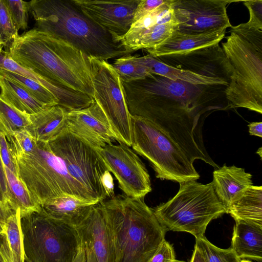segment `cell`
<instances>
[{
  "label": "cell",
  "instance_id": "50",
  "mask_svg": "<svg viewBox=\"0 0 262 262\" xmlns=\"http://www.w3.org/2000/svg\"><path fill=\"white\" fill-rule=\"evenodd\" d=\"M239 262H252L251 261L248 259H241Z\"/></svg>",
  "mask_w": 262,
  "mask_h": 262
},
{
  "label": "cell",
  "instance_id": "21",
  "mask_svg": "<svg viewBox=\"0 0 262 262\" xmlns=\"http://www.w3.org/2000/svg\"><path fill=\"white\" fill-rule=\"evenodd\" d=\"M95 204L65 195L45 202L41 205L40 212L52 220L75 227L86 218Z\"/></svg>",
  "mask_w": 262,
  "mask_h": 262
},
{
  "label": "cell",
  "instance_id": "42",
  "mask_svg": "<svg viewBox=\"0 0 262 262\" xmlns=\"http://www.w3.org/2000/svg\"><path fill=\"white\" fill-rule=\"evenodd\" d=\"M249 133L250 135L262 138V122H254L248 125Z\"/></svg>",
  "mask_w": 262,
  "mask_h": 262
},
{
  "label": "cell",
  "instance_id": "20",
  "mask_svg": "<svg viewBox=\"0 0 262 262\" xmlns=\"http://www.w3.org/2000/svg\"><path fill=\"white\" fill-rule=\"evenodd\" d=\"M215 192L226 209L235 198L253 185L252 175L243 168L224 164L213 172Z\"/></svg>",
  "mask_w": 262,
  "mask_h": 262
},
{
  "label": "cell",
  "instance_id": "7",
  "mask_svg": "<svg viewBox=\"0 0 262 262\" xmlns=\"http://www.w3.org/2000/svg\"><path fill=\"white\" fill-rule=\"evenodd\" d=\"M34 151L15 158L18 177L40 205L57 197L72 195L88 202H99L68 172L48 143L36 141Z\"/></svg>",
  "mask_w": 262,
  "mask_h": 262
},
{
  "label": "cell",
  "instance_id": "17",
  "mask_svg": "<svg viewBox=\"0 0 262 262\" xmlns=\"http://www.w3.org/2000/svg\"><path fill=\"white\" fill-rule=\"evenodd\" d=\"M67 127L98 149L117 141L106 115L95 100L85 108L68 111Z\"/></svg>",
  "mask_w": 262,
  "mask_h": 262
},
{
  "label": "cell",
  "instance_id": "52",
  "mask_svg": "<svg viewBox=\"0 0 262 262\" xmlns=\"http://www.w3.org/2000/svg\"><path fill=\"white\" fill-rule=\"evenodd\" d=\"M25 262H26V261H25Z\"/></svg>",
  "mask_w": 262,
  "mask_h": 262
},
{
  "label": "cell",
  "instance_id": "8",
  "mask_svg": "<svg viewBox=\"0 0 262 262\" xmlns=\"http://www.w3.org/2000/svg\"><path fill=\"white\" fill-rule=\"evenodd\" d=\"M132 146L146 159L161 180L180 183L200 178L194 160L162 128L139 116H130Z\"/></svg>",
  "mask_w": 262,
  "mask_h": 262
},
{
  "label": "cell",
  "instance_id": "47",
  "mask_svg": "<svg viewBox=\"0 0 262 262\" xmlns=\"http://www.w3.org/2000/svg\"><path fill=\"white\" fill-rule=\"evenodd\" d=\"M7 53V52L6 51L0 50V70H3V62Z\"/></svg>",
  "mask_w": 262,
  "mask_h": 262
},
{
  "label": "cell",
  "instance_id": "15",
  "mask_svg": "<svg viewBox=\"0 0 262 262\" xmlns=\"http://www.w3.org/2000/svg\"><path fill=\"white\" fill-rule=\"evenodd\" d=\"M73 2L88 17L110 33L117 41L130 29L140 0H73Z\"/></svg>",
  "mask_w": 262,
  "mask_h": 262
},
{
  "label": "cell",
  "instance_id": "46",
  "mask_svg": "<svg viewBox=\"0 0 262 262\" xmlns=\"http://www.w3.org/2000/svg\"><path fill=\"white\" fill-rule=\"evenodd\" d=\"M9 216L0 203V221L3 223Z\"/></svg>",
  "mask_w": 262,
  "mask_h": 262
},
{
  "label": "cell",
  "instance_id": "6",
  "mask_svg": "<svg viewBox=\"0 0 262 262\" xmlns=\"http://www.w3.org/2000/svg\"><path fill=\"white\" fill-rule=\"evenodd\" d=\"M178 193L153 210L160 224L167 232H186L195 238L204 236L209 223L227 210L217 196L212 182L195 180L179 183Z\"/></svg>",
  "mask_w": 262,
  "mask_h": 262
},
{
  "label": "cell",
  "instance_id": "19",
  "mask_svg": "<svg viewBox=\"0 0 262 262\" xmlns=\"http://www.w3.org/2000/svg\"><path fill=\"white\" fill-rule=\"evenodd\" d=\"M226 30V28H223L195 34L183 33L174 30L161 43L145 51L155 57L185 53L219 43L225 37Z\"/></svg>",
  "mask_w": 262,
  "mask_h": 262
},
{
  "label": "cell",
  "instance_id": "12",
  "mask_svg": "<svg viewBox=\"0 0 262 262\" xmlns=\"http://www.w3.org/2000/svg\"><path fill=\"white\" fill-rule=\"evenodd\" d=\"M98 151L125 195L142 198L151 191L150 177L145 165L129 146L122 143L112 144Z\"/></svg>",
  "mask_w": 262,
  "mask_h": 262
},
{
  "label": "cell",
  "instance_id": "29",
  "mask_svg": "<svg viewBox=\"0 0 262 262\" xmlns=\"http://www.w3.org/2000/svg\"><path fill=\"white\" fill-rule=\"evenodd\" d=\"M0 75L14 82L26 90L33 98L47 106L58 105V99L38 82L6 70Z\"/></svg>",
  "mask_w": 262,
  "mask_h": 262
},
{
  "label": "cell",
  "instance_id": "43",
  "mask_svg": "<svg viewBox=\"0 0 262 262\" xmlns=\"http://www.w3.org/2000/svg\"><path fill=\"white\" fill-rule=\"evenodd\" d=\"M188 262H205L202 253L195 245L192 256Z\"/></svg>",
  "mask_w": 262,
  "mask_h": 262
},
{
  "label": "cell",
  "instance_id": "26",
  "mask_svg": "<svg viewBox=\"0 0 262 262\" xmlns=\"http://www.w3.org/2000/svg\"><path fill=\"white\" fill-rule=\"evenodd\" d=\"M20 211L17 209L4 223L0 235V257L3 262H25Z\"/></svg>",
  "mask_w": 262,
  "mask_h": 262
},
{
  "label": "cell",
  "instance_id": "35",
  "mask_svg": "<svg viewBox=\"0 0 262 262\" xmlns=\"http://www.w3.org/2000/svg\"><path fill=\"white\" fill-rule=\"evenodd\" d=\"M13 23L17 31L28 28L29 2L22 0H5Z\"/></svg>",
  "mask_w": 262,
  "mask_h": 262
},
{
  "label": "cell",
  "instance_id": "30",
  "mask_svg": "<svg viewBox=\"0 0 262 262\" xmlns=\"http://www.w3.org/2000/svg\"><path fill=\"white\" fill-rule=\"evenodd\" d=\"M30 123L29 115L20 112L0 98V131L6 136L25 129Z\"/></svg>",
  "mask_w": 262,
  "mask_h": 262
},
{
  "label": "cell",
  "instance_id": "36",
  "mask_svg": "<svg viewBox=\"0 0 262 262\" xmlns=\"http://www.w3.org/2000/svg\"><path fill=\"white\" fill-rule=\"evenodd\" d=\"M248 9L250 18L248 22L241 24L247 28L262 30V0H249L243 2Z\"/></svg>",
  "mask_w": 262,
  "mask_h": 262
},
{
  "label": "cell",
  "instance_id": "2",
  "mask_svg": "<svg viewBox=\"0 0 262 262\" xmlns=\"http://www.w3.org/2000/svg\"><path fill=\"white\" fill-rule=\"evenodd\" d=\"M7 51L25 69L93 98L89 58L69 43L33 28L19 35Z\"/></svg>",
  "mask_w": 262,
  "mask_h": 262
},
{
  "label": "cell",
  "instance_id": "25",
  "mask_svg": "<svg viewBox=\"0 0 262 262\" xmlns=\"http://www.w3.org/2000/svg\"><path fill=\"white\" fill-rule=\"evenodd\" d=\"M235 222L262 227V186H254L237 195L227 208Z\"/></svg>",
  "mask_w": 262,
  "mask_h": 262
},
{
  "label": "cell",
  "instance_id": "28",
  "mask_svg": "<svg viewBox=\"0 0 262 262\" xmlns=\"http://www.w3.org/2000/svg\"><path fill=\"white\" fill-rule=\"evenodd\" d=\"M10 196V209L12 212L20 211L21 218L41 211V205L22 182L11 170L5 166Z\"/></svg>",
  "mask_w": 262,
  "mask_h": 262
},
{
  "label": "cell",
  "instance_id": "14",
  "mask_svg": "<svg viewBox=\"0 0 262 262\" xmlns=\"http://www.w3.org/2000/svg\"><path fill=\"white\" fill-rule=\"evenodd\" d=\"M178 26L170 0L133 23L117 41L130 53L152 48L167 38Z\"/></svg>",
  "mask_w": 262,
  "mask_h": 262
},
{
  "label": "cell",
  "instance_id": "16",
  "mask_svg": "<svg viewBox=\"0 0 262 262\" xmlns=\"http://www.w3.org/2000/svg\"><path fill=\"white\" fill-rule=\"evenodd\" d=\"M156 58L177 69L204 76L222 78L230 81L231 67L219 43L183 54L166 55Z\"/></svg>",
  "mask_w": 262,
  "mask_h": 262
},
{
  "label": "cell",
  "instance_id": "3",
  "mask_svg": "<svg viewBox=\"0 0 262 262\" xmlns=\"http://www.w3.org/2000/svg\"><path fill=\"white\" fill-rule=\"evenodd\" d=\"M29 4L34 29L69 43L88 57L107 61L130 53L73 0H32Z\"/></svg>",
  "mask_w": 262,
  "mask_h": 262
},
{
  "label": "cell",
  "instance_id": "48",
  "mask_svg": "<svg viewBox=\"0 0 262 262\" xmlns=\"http://www.w3.org/2000/svg\"><path fill=\"white\" fill-rule=\"evenodd\" d=\"M3 225L4 223L0 221V235L3 232Z\"/></svg>",
  "mask_w": 262,
  "mask_h": 262
},
{
  "label": "cell",
  "instance_id": "1",
  "mask_svg": "<svg viewBox=\"0 0 262 262\" xmlns=\"http://www.w3.org/2000/svg\"><path fill=\"white\" fill-rule=\"evenodd\" d=\"M121 82L130 115L159 126L194 161L219 168L206 149L202 126L213 112L230 108L225 93L227 86L194 84L150 73Z\"/></svg>",
  "mask_w": 262,
  "mask_h": 262
},
{
  "label": "cell",
  "instance_id": "13",
  "mask_svg": "<svg viewBox=\"0 0 262 262\" xmlns=\"http://www.w3.org/2000/svg\"><path fill=\"white\" fill-rule=\"evenodd\" d=\"M228 0H172V8L178 26L176 31L200 34L210 30L231 27L227 13Z\"/></svg>",
  "mask_w": 262,
  "mask_h": 262
},
{
  "label": "cell",
  "instance_id": "41",
  "mask_svg": "<svg viewBox=\"0 0 262 262\" xmlns=\"http://www.w3.org/2000/svg\"><path fill=\"white\" fill-rule=\"evenodd\" d=\"M101 181L107 197L111 198L114 197L115 196L114 180L111 172L108 170L103 174Z\"/></svg>",
  "mask_w": 262,
  "mask_h": 262
},
{
  "label": "cell",
  "instance_id": "27",
  "mask_svg": "<svg viewBox=\"0 0 262 262\" xmlns=\"http://www.w3.org/2000/svg\"><path fill=\"white\" fill-rule=\"evenodd\" d=\"M0 90L2 100L26 114H35L49 107L38 102L20 86L1 75Z\"/></svg>",
  "mask_w": 262,
  "mask_h": 262
},
{
  "label": "cell",
  "instance_id": "22",
  "mask_svg": "<svg viewBox=\"0 0 262 262\" xmlns=\"http://www.w3.org/2000/svg\"><path fill=\"white\" fill-rule=\"evenodd\" d=\"M68 111L58 105L29 115L30 123L25 128L37 141L48 143L67 127Z\"/></svg>",
  "mask_w": 262,
  "mask_h": 262
},
{
  "label": "cell",
  "instance_id": "49",
  "mask_svg": "<svg viewBox=\"0 0 262 262\" xmlns=\"http://www.w3.org/2000/svg\"><path fill=\"white\" fill-rule=\"evenodd\" d=\"M261 149L262 148L261 147H260L258 150L257 151L256 153L258 154V155H259L260 157L261 158V154H262V150H261Z\"/></svg>",
  "mask_w": 262,
  "mask_h": 262
},
{
  "label": "cell",
  "instance_id": "11",
  "mask_svg": "<svg viewBox=\"0 0 262 262\" xmlns=\"http://www.w3.org/2000/svg\"><path fill=\"white\" fill-rule=\"evenodd\" d=\"M91 67L93 98L106 115L117 141L132 146L130 114L121 79L112 64L89 57Z\"/></svg>",
  "mask_w": 262,
  "mask_h": 262
},
{
  "label": "cell",
  "instance_id": "31",
  "mask_svg": "<svg viewBox=\"0 0 262 262\" xmlns=\"http://www.w3.org/2000/svg\"><path fill=\"white\" fill-rule=\"evenodd\" d=\"M137 55L127 54L116 59L112 64L121 80L128 82L144 78L149 73L137 60Z\"/></svg>",
  "mask_w": 262,
  "mask_h": 262
},
{
  "label": "cell",
  "instance_id": "38",
  "mask_svg": "<svg viewBox=\"0 0 262 262\" xmlns=\"http://www.w3.org/2000/svg\"><path fill=\"white\" fill-rule=\"evenodd\" d=\"M147 262H185L176 257L172 246L164 239Z\"/></svg>",
  "mask_w": 262,
  "mask_h": 262
},
{
  "label": "cell",
  "instance_id": "24",
  "mask_svg": "<svg viewBox=\"0 0 262 262\" xmlns=\"http://www.w3.org/2000/svg\"><path fill=\"white\" fill-rule=\"evenodd\" d=\"M137 60L148 73L155 74L172 80H180L194 84L223 85L228 86L229 80L219 77L204 76L190 71L177 69L165 64L149 54L137 55Z\"/></svg>",
  "mask_w": 262,
  "mask_h": 262
},
{
  "label": "cell",
  "instance_id": "4",
  "mask_svg": "<svg viewBox=\"0 0 262 262\" xmlns=\"http://www.w3.org/2000/svg\"><path fill=\"white\" fill-rule=\"evenodd\" d=\"M144 198L119 194L102 201L115 262H147L165 239L167 231Z\"/></svg>",
  "mask_w": 262,
  "mask_h": 262
},
{
  "label": "cell",
  "instance_id": "33",
  "mask_svg": "<svg viewBox=\"0 0 262 262\" xmlns=\"http://www.w3.org/2000/svg\"><path fill=\"white\" fill-rule=\"evenodd\" d=\"M18 36L5 0H0V50L8 48Z\"/></svg>",
  "mask_w": 262,
  "mask_h": 262
},
{
  "label": "cell",
  "instance_id": "9",
  "mask_svg": "<svg viewBox=\"0 0 262 262\" xmlns=\"http://www.w3.org/2000/svg\"><path fill=\"white\" fill-rule=\"evenodd\" d=\"M26 262H73L80 246L75 228L35 212L21 219Z\"/></svg>",
  "mask_w": 262,
  "mask_h": 262
},
{
  "label": "cell",
  "instance_id": "23",
  "mask_svg": "<svg viewBox=\"0 0 262 262\" xmlns=\"http://www.w3.org/2000/svg\"><path fill=\"white\" fill-rule=\"evenodd\" d=\"M230 248L241 259L262 261V227L235 222Z\"/></svg>",
  "mask_w": 262,
  "mask_h": 262
},
{
  "label": "cell",
  "instance_id": "10",
  "mask_svg": "<svg viewBox=\"0 0 262 262\" xmlns=\"http://www.w3.org/2000/svg\"><path fill=\"white\" fill-rule=\"evenodd\" d=\"M48 144L69 173L99 202L104 201L107 196L101 179L108 169L98 149L67 127Z\"/></svg>",
  "mask_w": 262,
  "mask_h": 262
},
{
  "label": "cell",
  "instance_id": "34",
  "mask_svg": "<svg viewBox=\"0 0 262 262\" xmlns=\"http://www.w3.org/2000/svg\"><path fill=\"white\" fill-rule=\"evenodd\" d=\"M6 137L14 158L30 154L36 147V140L26 129L14 132Z\"/></svg>",
  "mask_w": 262,
  "mask_h": 262
},
{
  "label": "cell",
  "instance_id": "39",
  "mask_svg": "<svg viewBox=\"0 0 262 262\" xmlns=\"http://www.w3.org/2000/svg\"><path fill=\"white\" fill-rule=\"evenodd\" d=\"M0 203L9 216L12 212L10 209V196L5 169L0 155Z\"/></svg>",
  "mask_w": 262,
  "mask_h": 262
},
{
  "label": "cell",
  "instance_id": "45",
  "mask_svg": "<svg viewBox=\"0 0 262 262\" xmlns=\"http://www.w3.org/2000/svg\"><path fill=\"white\" fill-rule=\"evenodd\" d=\"M84 248L86 254V262H97L96 256L92 249L88 247H84Z\"/></svg>",
  "mask_w": 262,
  "mask_h": 262
},
{
  "label": "cell",
  "instance_id": "40",
  "mask_svg": "<svg viewBox=\"0 0 262 262\" xmlns=\"http://www.w3.org/2000/svg\"><path fill=\"white\" fill-rule=\"evenodd\" d=\"M166 0H140L133 19L136 22L166 2Z\"/></svg>",
  "mask_w": 262,
  "mask_h": 262
},
{
  "label": "cell",
  "instance_id": "18",
  "mask_svg": "<svg viewBox=\"0 0 262 262\" xmlns=\"http://www.w3.org/2000/svg\"><path fill=\"white\" fill-rule=\"evenodd\" d=\"M80 243L93 251L97 262H115L113 243L102 201L96 204L86 218L75 227Z\"/></svg>",
  "mask_w": 262,
  "mask_h": 262
},
{
  "label": "cell",
  "instance_id": "32",
  "mask_svg": "<svg viewBox=\"0 0 262 262\" xmlns=\"http://www.w3.org/2000/svg\"><path fill=\"white\" fill-rule=\"evenodd\" d=\"M195 246L202 253L205 262H239L233 250L220 248L211 243L205 236L195 238Z\"/></svg>",
  "mask_w": 262,
  "mask_h": 262
},
{
  "label": "cell",
  "instance_id": "51",
  "mask_svg": "<svg viewBox=\"0 0 262 262\" xmlns=\"http://www.w3.org/2000/svg\"><path fill=\"white\" fill-rule=\"evenodd\" d=\"M0 262H3L0 257Z\"/></svg>",
  "mask_w": 262,
  "mask_h": 262
},
{
  "label": "cell",
  "instance_id": "5",
  "mask_svg": "<svg viewBox=\"0 0 262 262\" xmlns=\"http://www.w3.org/2000/svg\"><path fill=\"white\" fill-rule=\"evenodd\" d=\"M222 49L232 69L225 93L230 108L262 114V30L232 26Z\"/></svg>",
  "mask_w": 262,
  "mask_h": 262
},
{
  "label": "cell",
  "instance_id": "37",
  "mask_svg": "<svg viewBox=\"0 0 262 262\" xmlns=\"http://www.w3.org/2000/svg\"><path fill=\"white\" fill-rule=\"evenodd\" d=\"M0 155L5 167L18 177L15 159L5 134L0 131Z\"/></svg>",
  "mask_w": 262,
  "mask_h": 262
},
{
  "label": "cell",
  "instance_id": "44",
  "mask_svg": "<svg viewBox=\"0 0 262 262\" xmlns=\"http://www.w3.org/2000/svg\"><path fill=\"white\" fill-rule=\"evenodd\" d=\"M86 254L84 247L80 243L77 253L73 262H86Z\"/></svg>",
  "mask_w": 262,
  "mask_h": 262
}]
</instances>
